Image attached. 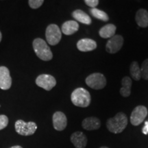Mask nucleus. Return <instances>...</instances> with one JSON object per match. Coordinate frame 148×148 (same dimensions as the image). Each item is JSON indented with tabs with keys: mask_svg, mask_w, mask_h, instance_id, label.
<instances>
[{
	"mask_svg": "<svg viewBox=\"0 0 148 148\" xmlns=\"http://www.w3.org/2000/svg\"><path fill=\"white\" fill-rule=\"evenodd\" d=\"M8 118L5 114H0V130L4 129L8 124Z\"/></svg>",
	"mask_w": 148,
	"mask_h": 148,
	"instance_id": "obj_24",
	"label": "nucleus"
},
{
	"mask_svg": "<svg viewBox=\"0 0 148 148\" xmlns=\"http://www.w3.org/2000/svg\"><path fill=\"white\" fill-rule=\"evenodd\" d=\"M84 3H86V5H87L88 6L92 8H95L99 4V1L98 0H85Z\"/></svg>",
	"mask_w": 148,
	"mask_h": 148,
	"instance_id": "obj_25",
	"label": "nucleus"
},
{
	"mask_svg": "<svg viewBox=\"0 0 148 148\" xmlns=\"http://www.w3.org/2000/svg\"><path fill=\"white\" fill-rule=\"evenodd\" d=\"M89 12L91 15L97 18L98 20H101L103 21H108L109 20V16L106 12L104 11L99 10L97 8H90L89 10Z\"/></svg>",
	"mask_w": 148,
	"mask_h": 148,
	"instance_id": "obj_21",
	"label": "nucleus"
},
{
	"mask_svg": "<svg viewBox=\"0 0 148 148\" xmlns=\"http://www.w3.org/2000/svg\"><path fill=\"white\" fill-rule=\"evenodd\" d=\"M147 108L144 106H137L132 110L130 115V122L134 126L140 125L147 116Z\"/></svg>",
	"mask_w": 148,
	"mask_h": 148,
	"instance_id": "obj_8",
	"label": "nucleus"
},
{
	"mask_svg": "<svg viewBox=\"0 0 148 148\" xmlns=\"http://www.w3.org/2000/svg\"><path fill=\"white\" fill-rule=\"evenodd\" d=\"M53 126L57 131H62L67 125V118L64 113L57 111L53 113L52 116Z\"/></svg>",
	"mask_w": 148,
	"mask_h": 148,
	"instance_id": "obj_10",
	"label": "nucleus"
},
{
	"mask_svg": "<svg viewBox=\"0 0 148 148\" xmlns=\"http://www.w3.org/2000/svg\"><path fill=\"white\" fill-rule=\"evenodd\" d=\"M79 25L77 21H73V20H69V21H66L63 23L61 27V30L64 34L70 36L75 34L77 32L79 29Z\"/></svg>",
	"mask_w": 148,
	"mask_h": 148,
	"instance_id": "obj_15",
	"label": "nucleus"
},
{
	"mask_svg": "<svg viewBox=\"0 0 148 148\" xmlns=\"http://www.w3.org/2000/svg\"><path fill=\"white\" fill-rule=\"evenodd\" d=\"M15 131L22 136H30L34 134L37 130V125L33 121L25 122L23 120L18 119L14 124Z\"/></svg>",
	"mask_w": 148,
	"mask_h": 148,
	"instance_id": "obj_4",
	"label": "nucleus"
},
{
	"mask_svg": "<svg viewBox=\"0 0 148 148\" xmlns=\"http://www.w3.org/2000/svg\"><path fill=\"white\" fill-rule=\"evenodd\" d=\"M82 126L86 130H95L101 127V121L97 117L90 116L83 120Z\"/></svg>",
	"mask_w": 148,
	"mask_h": 148,
	"instance_id": "obj_14",
	"label": "nucleus"
},
{
	"mask_svg": "<svg viewBox=\"0 0 148 148\" xmlns=\"http://www.w3.org/2000/svg\"><path fill=\"white\" fill-rule=\"evenodd\" d=\"M1 38H2V34H1V32H0V42L1 41Z\"/></svg>",
	"mask_w": 148,
	"mask_h": 148,
	"instance_id": "obj_28",
	"label": "nucleus"
},
{
	"mask_svg": "<svg viewBox=\"0 0 148 148\" xmlns=\"http://www.w3.org/2000/svg\"><path fill=\"white\" fill-rule=\"evenodd\" d=\"M132 80L128 76H125L121 79V88H120V94L122 97H127L131 94Z\"/></svg>",
	"mask_w": 148,
	"mask_h": 148,
	"instance_id": "obj_18",
	"label": "nucleus"
},
{
	"mask_svg": "<svg viewBox=\"0 0 148 148\" xmlns=\"http://www.w3.org/2000/svg\"><path fill=\"white\" fill-rule=\"evenodd\" d=\"M71 141L75 148H85L88 140L84 133L77 131L71 134Z\"/></svg>",
	"mask_w": 148,
	"mask_h": 148,
	"instance_id": "obj_13",
	"label": "nucleus"
},
{
	"mask_svg": "<svg viewBox=\"0 0 148 148\" xmlns=\"http://www.w3.org/2000/svg\"><path fill=\"white\" fill-rule=\"evenodd\" d=\"M71 102L75 106L81 108H86L91 101L90 92L84 88H77L72 92L71 95Z\"/></svg>",
	"mask_w": 148,
	"mask_h": 148,
	"instance_id": "obj_3",
	"label": "nucleus"
},
{
	"mask_svg": "<svg viewBox=\"0 0 148 148\" xmlns=\"http://www.w3.org/2000/svg\"><path fill=\"white\" fill-rule=\"evenodd\" d=\"M45 38L50 45H56L62 38V33L58 25L50 24L47 27L45 31Z\"/></svg>",
	"mask_w": 148,
	"mask_h": 148,
	"instance_id": "obj_6",
	"label": "nucleus"
},
{
	"mask_svg": "<svg viewBox=\"0 0 148 148\" xmlns=\"http://www.w3.org/2000/svg\"><path fill=\"white\" fill-rule=\"evenodd\" d=\"M127 125V117L126 114L120 112L113 117L110 118L106 122V127L110 132L119 134L123 132Z\"/></svg>",
	"mask_w": 148,
	"mask_h": 148,
	"instance_id": "obj_1",
	"label": "nucleus"
},
{
	"mask_svg": "<svg viewBox=\"0 0 148 148\" xmlns=\"http://www.w3.org/2000/svg\"><path fill=\"white\" fill-rule=\"evenodd\" d=\"M135 20L138 26L147 27L148 26V12L145 9H139L136 13Z\"/></svg>",
	"mask_w": 148,
	"mask_h": 148,
	"instance_id": "obj_17",
	"label": "nucleus"
},
{
	"mask_svg": "<svg viewBox=\"0 0 148 148\" xmlns=\"http://www.w3.org/2000/svg\"><path fill=\"white\" fill-rule=\"evenodd\" d=\"M142 132L145 135L148 134V121L145 122V125H144L143 129H142Z\"/></svg>",
	"mask_w": 148,
	"mask_h": 148,
	"instance_id": "obj_26",
	"label": "nucleus"
},
{
	"mask_svg": "<svg viewBox=\"0 0 148 148\" xmlns=\"http://www.w3.org/2000/svg\"><path fill=\"white\" fill-rule=\"evenodd\" d=\"M33 49L36 55L40 60L49 61L53 58L51 49L45 40L40 38H36L33 40Z\"/></svg>",
	"mask_w": 148,
	"mask_h": 148,
	"instance_id": "obj_2",
	"label": "nucleus"
},
{
	"mask_svg": "<svg viewBox=\"0 0 148 148\" xmlns=\"http://www.w3.org/2000/svg\"><path fill=\"white\" fill-rule=\"evenodd\" d=\"M36 84L38 86L45 90H51L56 85V79L49 74H41L36 79Z\"/></svg>",
	"mask_w": 148,
	"mask_h": 148,
	"instance_id": "obj_7",
	"label": "nucleus"
},
{
	"mask_svg": "<svg viewBox=\"0 0 148 148\" xmlns=\"http://www.w3.org/2000/svg\"><path fill=\"white\" fill-rule=\"evenodd\" d=\"M71 15L74 19L85 25H90L92 23L91 18L90 17V16L82 10L77 9V10H74L72 12Z\"/></svg>",
	"mask_w": 148,
	"mask_h": 148,
	"instance_id": "obj_16",
	"label": "nucleus"
},
{
	"mask_svg": "<svg viewBox=\"0 0 148 148\" xmlns=\"http://www.w3.org/2000/svg\"><path fill=\"white\" fill-rule=\"evenodd\" d=\"M116 29V27L114 24H106L99 29V34L103 38H110L115 35Z\"/></svg>",
	"mask_w": 148,
	"mask_h": 148,
	"instance_id": "obj_19",
	"label": "nucleus"
},
{
	"mask_svg": "<svg viewBox=\"0 0 148 148\" xmlns=\"http://www.w3.org/2000/svg\"><path fill=\"white\" fill-rule=\"evenodd\" d=\"M85 82L90 88L95 90L102 89L106 85V79L101 73L90 74L85 79Z\"/></svg>",
	"mask_w": 148,
	"mask_h": 148,
	"instance_id": "obj_5",
	"label": "nucleus"
},
{
	"mask_svg": "<svg viewBox=\"0 0 148 148\" xmlns=\"http://www.w3.org/2000/svg\"><path fill=\"white\" fill-rule=\"evenodd\" d=\"M140 71H141V77H143L145 80H148V58L145 59L142 63Z\"/></svg>",
	"mask_w": 148,
	"mask_h": 148,
	"instance_id": "obj_22",
	"label": "nucleus"
},
{
	"mask_svg": "<svg viewBox=\"0 0 148 148\" xmlns=\"http://www.w3.org/2000/svg\"><path fill=\"white\" fill-rule=\"evenodd\" d=\"M123 45V38L121 35L116 34L111 37L106 45V50L109 53L118 52Z\"/></svg>",
	"mask_w": 148,
	"mask_h": 148,
	"instance_id": "obj_9",
	"label": "nucleus"
},
{
	"mask_svg": "<svg viewBox=\"0 0 148 148\" xmlns=\"http://www.w3.org/2000/svg\"><path fill=\"white\" fill-rule=\"evenodd\" d=\"M130 72L132 76V79L136 81L140 80L141 78V71H140V68L138 66L137 62L134 61L132 62L130 66Z\"/></svg>",
	"mask_w": 148,
	"mask_h": 148,
	"instance_id": "obj_20",
	"label": "nucleus"
},
{
	"mask_svg": "<svg viewBox=\"0 0 148 148\" xmlns=\"http://www.w3.org/2000/svg\"><path fill=\"white\" fill-rule=\"evenodd\" d=\"M77 48L82 52L95 50L97 48V42L90 38H82L77 42Z\"/></svg>",
	"mask_w": 148,
	"mask_h": 148,
	"instance_id": "obj_12",
	"label": "nucleus"
},
{
	"mask_svg": "<svg viewBox=\"0 0 148 148\" xmlns=\"http://www.w3.org/2000/svg\"><path fill=\"white\" fill-rule=\"evenodd\" d=\"M99 148H108V147H106V146H102V147H99Z\"/></svg>",
	"mask_w": 148,
	"mask_h": 148,
	"instance_id": "obj_29",
	"label": "nucleus"
},
{
	"mask_svg": "<svg viewBox=\"0 0 148 148\" xmlns=\"http://www.w3.org/2000/svg\"><path fill=\"white\" fill-rule=\"evenodd\" d=\"M12 86L10 71L6 66H0V88L2 90H8Z\"/></svg>",
	"mask_w": 148,
	"mask_h": 148,
	"instance_id": "obj_11",
	"label": "nucleus"
},
{
	"mask_svg": "<svg viewBox=\"0 0 148 148\" xmlns=\"http://www.w3.org/2000/svg\"><path fill=\"white\" fill-rule=\"evenodd\" d=\"M43 3V0H29L28 1L29 7L32 9H37L40 8Z\"/></svg>",
	"mask_w": 148,
	"mask_h": 148,
	"instance_id": "obj_23",
	"label": "nucleus"
},
{
	"mask_svg": "<svg viewBox=\"0 0 148 148\" xmlns=\"http://www.w3.org/2000/svg\"><path fill=\"white\" fill-rule=\"evenodd\" d=\"M10 148H23L21 147V146L20 145H14V146H12V147H11Z\"/></svg>",
	"mask_w": 148,
	"mask_h": 148,
	"instance_id": "obj_27",
	"label": "nucleus"
}]
</instances>
